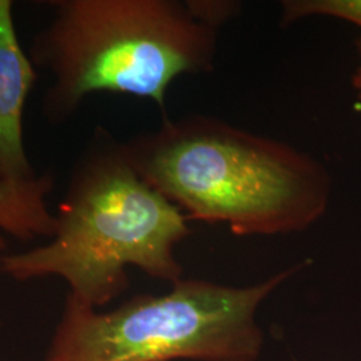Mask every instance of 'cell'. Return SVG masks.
Here are the masks:
<instances>
[{
	"mask_svg": "<svg viewBox=\"0 0 361 361\" xmlns=\"http://www.w3.org/2000/svg\"><path fill=\"white\" fill-rule=\"evenodd\" d=\"M123 150L188 219L226 224L238 235L300 232L328 207L329 176L313 157L214 118L166 119Z\"/></svg>",
	"mask_w": 361,
	"mask_h": 361,
	"instance_id": "cell-1",
	"label": "cell"
},
{
	"mask_svg": "<svg viewBox=\"0 0 361 361\" xmlns=\"http://www.w3.org/2000/svg\"><path fill=\"white\" fill-rule=\"evenodd\" d=\"M188 217L130 164L123 145L98 138L78 164L49 244L6 255L0 268L19 281L58 276L70 295L99 308L128 288L126 267L178 283L174 249Z\"/></svg>",
	"mask_w": 361,
	"mask_h": 361,
	"instance_id": "cell-2",
	"label": "cell"
},
{
	"mask_svg": "<svg viewBox=\"0 0 361 361\" xmlns=\"http://www.w3.org/2000/svg\"><path fill=\"white\" fill-rule=\"evenodd\" d=\"M55 18L34 39L32 61L54 77L44 111L71 116L92 92L129 94L162 110L170 83L213 67L217 28L192 1L59 0Z\"/></svg>",
	"mask_w": 361,
	"mask_h": 361,
	"instance_id": "cell-3",
	"label": "cell"
},
{
	"mask_svg": "<svg viewBox=\"0 0 361 361\" xmlns=\"http://www.w3.org/2000/svg\"><path fill=\"white\" fill-rule=\"evenodd\" d=\"M296 269L253 286L180 280L101 313L68 295L44 361H255L261 302Z\"/></svg>",
	"mask_w": 361,
	"mask_h": 361,
	"instance_id": "cell-4",
	"label": "cell"
},
{
	"mask_svg": "<svg viewBox=\"0 0 361 361\" xmlns=\"http://www.w3.org/2000/svg\"><path fill=\"white\" fill-rule=\"evenodd\" d=\"M35 80L31 58L15 31L13 1L0 0V180L37 177L23 142V111Z\"/></svg>",
	"mask_w": 361,
	"mask_h": 361,
	"instance_id": "cell-5",
	"label": "cell"
},
{
	"mask_svg": "<svg viewBox=\"0 0 361 361\" xmlns=\"http://www.w3.org/2000/svg\"><path fill=\"white\" fill-rule=\"evenodd\" d=\"M52 188L51 173L32 180H0V229L23 241L54 237L58 221L46 202Z\"/></svg>",
	"mask_w": 361,
	"mask_h": 361,
	"instance_id": "cell-6",
	"label": "cell"
},
{
	"mask_svg": "<svg viewBox=\"0 0 361 361\" xmlns=\"http://www.w3.org/2000/svg\"><path fill=\"white\" fill-rule=\"evenodd\" d=\"M283 26L312 15L345 19L361 27V0H285Z\"/></svg>",
	"mask_w": 361,
	"mask_h": 361,
	"instance_id": "cell-7",
	"label": "cell"
},
{
	"mask_svg": "<svg viewBox=\"0 0 361 361\" xmlns=\"http://www.w3.org/2000/svg\"><path fill=\"white\" fill-rule=\"evenodd\" d=\"M353 86H355V89L357 91V94H359V98L361 99V66L357 68V71H356V74L353 77Z\"/></svg>",
	"mask_w": 361,
	"mask_h": 361,
	"instance_id": "cell-8",
	"label": "cell"
},
{
	"mask_svg": "<svg viewBox=\"0 0 361 361\" xmlns=\"http://www.w3.org/2000/svg\"><path fill=\"white\" fill-rule=\"evenodd\" d=\"M6 249V241H4V238L3 237H0V259H1V252Z\"/></svg>",
	"mask_w": 361,
	"mask_h": 361,
	"instance_id": "cell-9",
	"label": "cell"
}]
</instances>
